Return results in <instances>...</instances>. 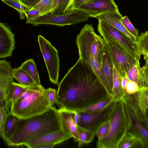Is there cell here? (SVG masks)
Returning a JSON list of instances; mask_svg holds the SVG:
<instances>
[{"label":"cell","mask_w":148,"mask_h":148,"mask_svg":"<svg viewBox=\"0 0 148 148\" xmlns=\"http://www.w3.org/2000/svg\"><path fill=\"white\" fill-rule=\"evenodd\" d=\"M58 86L56 104L73 111L79 112L110 95L91 66L79 58Z\"/></svg>","instance_id":"cell-1"},{"label":"cell","mask_w":148,"mask_h":148,"mask_svg":"<svg viewBox=\"0 0 148 148\" xmlns=\"http://www.w3.org/2000/svg\"><path fill=\"white\" fill-rule=\"evenodd\" d=\"M61 129L58 109L53 106L43 113L26 119H19L16 130L6 141L9 147H18L30 140Z\"/></svg>","instance_id":"cell-2"},{"label":"cell","mask_w":148,"mask_h":148,"mask_svg":"<svg viewBox=\"0 0 148 148\" xmlns=\"http://www.w3.org/2000/svg\"><path fill=\"white\" fill-rule=\"evenodd\" d=\"M110 121L106 136L97 142L98 148H118L120 143L127 133L128 119L123 100L116 101Z\"/></svg>","instance_id":"cell-3"},{"label":"cell","mask_w":148,"mask_h":148,"mask_svg":"<svg viewBox=\"0 0 148 148\" xmlns=\"http://www.w3.org/2000/svg\"><path fill=\"white\" fill-rule=\"evenodd\" d=\"M52 106L42 86L27 98L11 103L10 112L19 119H26L42 114Z\"/></svg>","instance_id":"cell-4"},{"label":"cell","mask_w":148,"mask_h":148,"mask_svg":"<svg viewBox=\"0 0 148 148\" xmlns=\"http://www.w3.org/2000/svg\"><path fill=\"white\" fill-rule=\"evenodd\" d=\"M98 35L92 25L87 24L77 35L76 44L78 49L79 58L92 56L102 65V47Z\"/></svg>","instance_id":"cell-5"},{"label":"cell","mask_w":148,"mask_h":148,"mask_svg":"<svg viewBox=\"0 0 148 148\" xmlns=\"http://www.w3.org/2000/svg\"><path fill=\"white\" fill-rule=\"evenodd\" d=\"M90 17L87 14L77 10L63 14H55L51 12L26 24L34 26L47 25L63 27L86 22Z\"/></svg>","instance_id":"cell-6"},{"label":"cell","mask_w":148,"mask_h":148,"mask_svg":"<svg viewBox=\"0 0 148 148\" xmlns=\"http://www.w3.org/2000/svg\"><path fill=\"white\" fill-rule=\"evenodd\" d=\"M38 42L44 60L50 82L58 85L60 60L58 51L42 36H38Z\"/></svg>","instance_id":"cell-7"},{"label":"cell","mask_w":148,"mask_h":148,"mask_svg":"<svg viewBox=\"0 0 148 148\" xmlns=\"http://www.w3.org/2000/svg\"><path fill=\"white\" fill-rule=\"evenodd\" d=\"M116 103L113 100L104 108L95 113L79 112L80 118L77 125L96 133L101 125L110 120Z\"/></svg>","instance_id":"cell-8"},{"label":"cell","mask_w":148,"mask_h":148,"mask_svg":"<svg viewBox=\"0 0 148 148\" xmlns=\"http://www.w3.org/2000/svg\"><path fill=\"white\" fill-rule=\"evenodd\" d=\"M122 100L140 122L146 120L148 111V89L143 87L135 94L125 93Z\"/></svg>","instance_id":"cell-9"},{"label":"cell","mask_w":148,"mask_h":148,"mask_svg":"<svg viewBox=\"0 0 148 148\" xmlns=\"http://www.w3.org/2000/svg\"><path fill=\"white\" fill-rule=\"evenodd\" d=\"M106 42L115 69L121 78L127 76V72L139 60H136L129 52L119 49L109 42Z\"/></svg>","instance_id":"cell-10"},{"label":"cell","mask_w":148,"mask_h":148,"mask_svg":"<svg viewBox=\"0 0 148 148\" xmlns=\"http://www.w3.org/2000/svg\"><path fill=\"white\" fill-rule=\"evenodd\" d=\"M71 137V135L66 133L61 129L35 137L25 143L23 146L29 148H41L48 144H60Z\"/></svg>","instance_id":"cell-11"},{"label":"cell","mask_w":148,"mask_h":148,"mask_svg":"<svg viewBox=\"0 0 148 148\" xmlns=\"http://www.w3.org/2000/svg\"><path fill=\"white\" fill-rule=\"evenodd\" d=\"M75 10L83 12L89 15L90 17H93L99 14L119 9L114 0H91L74 10Z\"/></svg>","instance_id":"cell-12"},{"label":"cell","mask_w":148,"mask_h":148,"mask_svg":"<svg viewBox=\"0 0 148 148\" xmlns=\"http://www.w3.org/2000/svg\"><path fill=\"white\" fill-rule=\"evenodd\" d=\"M97 26L105 30L121 44L136 60H140L141 54L137 44L132 42L122 33L103 21L98 20Z\"/></svg>","instance_id":"cell-13"},{"label":"cell","mask_w":148,"mask_h":148,"mask_svg":"<svg viewBox=\"0 0 148 148\" xmlns=\"http://www.w3.org/2000/svg\"><path fill=\"white\" fill-rule=\"evenodd\" d=\"M124 104L128 119L127 132L138 140L143 148H148V131L142 125L130 108Z\"/></svg>","instance_id":"cell-14"},{"label":"cell","mask_w":148,"mask_h":148,"mask_svg":"<svg viewBox=\"0 0 148 148\" xmlns=\"http://www.w3.org/2000/svg\"><path fill=\"white\" fill-rule=\"evenodd\" d=\"M14 34L7 24L0 23V58L11 57L15 48Z\"/></svg>","instance_id":"cell-15"},{"label":"cell","mask_w":148,"mask_h":148,"mask_svg":"<svg viewBox=\"0 0 148 148\" xmlns=\"http://www.w3.org/2000/svg\"><path fill=\"white\" fill-rule=\"evenodd\" d=\"M60 118L61 129L72 136L74 141L78 143V147L83 146L81 144L78 130L77 125L75 122L73 116L75 111L64 109H58Z\"/></svg>","instance_id":"cell-16"},{"label":"cell","mask_w":148,"mask_h":148,"mask_svg":"<svg viewBox=\"0 0 148 148\" xmlns=\"http://www.w3.org/2000/svg\"><path fill=\"white\" fill-rule=\"evenodd\" d=\"M123 17L118 10L99 14L93 17L111 25L123 34L132 42L137 44V38L129 33L122 23L121 19Z\"/></svg>","instance_id":"cell-17"},{"label":"cell","mask_w":148,"mask_h":148,"mask_svg":"<svg viewBox=\"0 0 148 148\" xmlns=\"http://www.w3.org/2000/svg\"><path fill=\"white\" fill-rule=\"evenodd\" d=\"M12 69L9 62L0 60V101L5 102L10 85L14 82Z\"/></svg>","instance_id":"cell-18"},{"label":"cell","mask_w":148,"mask_h":148,"mask_svg":"<svg viewBox=\"0 0 148 148\" xmlns=\"http://www.w3.org/2000/svg\"><path fill=\"white\" fill-rule=\"evenodd\" d=\"M98 37L102 47V66L109 84L112 90L114 65L109 54L106 41L101 36L98 35Z\"/></svg>","instance_id":"cell-19"},{"label":"cell","mask_w":148,"mask_h":148,"mask_svg":"<svg viewBox=\"0 0 148 148\" xmlns=\"http://www.w3.org/2000/svg\"><path fill=\"white\" fill-rule=\"evenodd\" d=\"M19 118L10 112L6 115L1 129L0 136L5 142L12 135L16 130Z\"/></svg>","instance_id":"cell-20"},{"label":"cell","mask_w":148,"mask_h":148,"mask_svg":"<svg viewBox=\"0 0 148 148\" xmlns=\"http://www.w3.org/2000/svg\"><path fill=\"white\" fill-rule=\"evenodd\" d=\"M31 86L23 85L14 82L10 85L5 103L10 108L11 103L16 101L21 95Z\"/></svg>","instance_id":"cell-21"},{"label":"cell","mask_w":148,"mask_h":148,"mask_svg":"<svg viewBox=\"0 0 148 148\" xmlns=\"http://www.w3.org/2000/svg\"><path fill=\"white\" fill-rule=\"evenodd\" d=\"M12 74L14 78L22 85L28 86H39L26 71L20 67L13 69Z\"/></svg>","instance_id":"cell-22"},{"label":"cell","mask_w":148,"mask_h":148,"mask_svg":"<svg viewBox=\"0 0 148 148\" xmlns=\"http://www.w3.org/2000/svg\"><path fill=\"white\" fill-rule=\"evenodd\" d=\"M121 77L115 67H113V98L115 101L122 100L125 94L124 90L121 85Z\"/></svg>","instance_id":"cell-23"},{"label":"cell","mask_w":148,"mask_h":148,"mask_svg":"<svg viewBox=\"0 0 148 148\" xmlns=\"http://www.w3.org/2000/svg\"><path fill=\"white\" fill-rule=\"evenodd\" d=\"M20 67L26 71L39 86L41 85L39 75L34 60L32 58L23 62Z\"/></svg>","instance_id":"cell-24"},{"label":"cell","mask_w":148,"mask_h":148,"mask_svg":"<svg viewBox=\"0 0 148 148\" xmlns=\"http://www.w3.org/2000/svg\"><path fill=\"white\" fill-rule=\"evenodd\" d=\"M126 75L129 80L136 82L140 88L144 86L139 61L127 72Z\"/></svg>","instance_id":"cell-25"},{"label":"cell","mask_w":148,"mask_h":148,"mask_svg":"<svg viewBox=\"0 0 148 148\" xmlns=\"http://www.w3.org/2000/svg\"><path fill=\"white\" fill-rule=\"evenodd\" d=\"M112 97L109 95L103 99L86 108L78 112L92 114L98 112L106 107L113 101Z\"/></svg>","instance_id":"cell-26"},{"label":"cell","mask_w":148,"mask_h":148,"mask_svg":"<svg viewBox=\"0 0 148 148\" xmlns=\"http://www.w3.org/2000/svg\"><path fill=\"white\" fill-rule=\"evenodd\" d=\"M1 1L16 10L21 20L25 18L26 12L32 9L24 4L20 0H1Z\"/></svg>","instance_id":"cell-27"},{"label":"cell","mask_w":148,"mask_h":148,"mask_svg":"<svg viewBox=\"0 0 148 148\" xmlns=\"http://www.w3.org/2000/svg\"><path fill=\"white\" fill-rule=\"evenodd\" d=\"M143 148L140 143L134 136L127 132L119 143L118 148Z\"/></svg>","instance_id":"cell-28"},{"label":"cell","mask_w":148,"mask_h":148,"mask_svg":"<svg viewBox=\"0 0 148 148\" xmlns=\"http://www.w3.org/2000/svg\"><path fill=\"white\" fill-rule=\"evenodd\" d=\"M79 135L82 145H88L92 142L96 134L95 133L77 125Z\"/></svg>","instance_id":"cell-29"},{"label":"cell","mask_w":148,"mask_h":148,"mask_svg":"<svg viewBox=\"0 0 148 148\" xmlns=\"http://www.w3.org/2000/svg\"><path fill=\"white\" fill-rule=\"evenodd\" d=\"M53 4V0H42L33 8L37 10L41 16L51 12Z\"/></svg>","instance_id":"cell-30"},{"label":"cell","mask_w":148,"mask_h":148,"mask_svg":"<svg viewBox=\"0 0 148 148\" xmlns=\"http://www.w3.org/2000/svg\"><path fill=\"white\" fill-rule=\"evenodd\" d=\"M137 43L141 55L144 56L148 51V31L138 36Z\"/></svg>","instance_id":"cell-31"},{"label":"cell","mask_w":148,"mask_h":148,"mask_svg":"<svg viewBox=\"0 0 148 148\" xmlns=\"http://www.w3.org/2000/svg\"><path fill=\"white\" fill-rule=\"evenodd\" d=\"M70 0H53V6L51 12L55 14L66 13Z\"/></svg>","instance_id":"cell-32"},{"label":"cell","mask_w":148,"mask_h":148,"mask_svg":"<svg viewBox=\"0 0 148 148\" xmlns=\"http://www.w3.org/2000/svg\"><path fill=\"white\" fill-rule=\"evenodd\" d=\"M121 22L129 32L137 38L139 36L138 30L134 27L127 17V16L123 17Z\"/></svg>","instance_id":"cell-33"},{"label":"cell","mask_w":148,"mask_h":148,"mask_svg":"<svg viewBox=\"0 0 148 148\" xmlns=\"http://www.w3.org/2000/svg\"><path fill=\"white\" fill-rule=\"evenodd\" d=\"M110 125V120L101 125L97 129L96 133L98 138L97 141L103 139L106 136Z\"/></svg>","instance_id":"cell-34"},{"label":"cell","mask_w":148,"mask_h":148,"mask_svg":"<svg viewBox=\"0 0 148 148\" xmlns=\"http://www.w3.org/2000/svg\"><path fill=\"white\" fill-rule=\"evenodd\" d=\"M140 88L136 82L128 80L126 86L125 91L127 94H132L136 93Z\"/></svg>","instance_id":"cell-35"},{"label":"cell","mask_w":148,"mask_h":148,"mask_svg":"<svg viewBox=\"0 0 148 148\" xmlns=\"http://www.w3.org/2000/svg\"><path fill=\"white\" fill-rule=\"evenodd\" d=\"M46 95L49 101L52 106L56 103L57 91L55 89L49 88L46 89Z\"/></svg>","instance_id":"cell-36"},{"label":"cell","mask_w":148,"mask_h":148,"mask_svg":"<svg viewBox=\"0 0 148 148\" xmlns=\"http://www.w3.org/2000/svg\"><path fill=\"white\" fill-rule=\"evenodd\" d=\"M25 15L26 19V23L41 16L39 12L34 8H32L26 12Z\"/></svg>","instance_id":"cell-37"},{"label":"cell","mask_w":148,"mask_h":148,"mask_svg":"<svg viewBox=\"0 0 148 148\" xmlns=\"http://www.w3.org/2000/svg\"><path fill=\"white\" fill-rule=\"evenodd\" d=\"M91 0H74L68 7L66 13L74 10L81 5Z\"/></svg>","instance_id":"cell-38"},{"label":"cell","mask_w":148,"mask_h":148,"mask_svg":"<svg viewBox=\"0 0 148 148\" xmlns=\"http://www.w3.org/2000/svg\"><path fill=\"white\" fill-rule=\"evenodd\" d=\"M141 71L145 86L148 84V64L145 63L144 66L141 67Z\"/></svg>","instance_id":"cell-39"},{"label":"cell","mask_w":148,"mask_h":148,"mask_svg":"<svg viewBox=\"0 0 148 148\" xmlns=\"http://www.w3.org/2000/svg\"><path fill=\"white\" fill-rule=\"evenodd\" d=\"M27 6L31 8H33L42 0H20Z\"/></svg>","instance_id":"cell-40"},{"label":"cell","mask_w":148,"mask_h":148,"mask_svg":"<svg viewBox=\"0 0 148 148\" xmlns=\"http://www.w3.org/2000/svg\"><path fill=\"white\" fill-rule=\"evenodd\" d=\"M128 79L127 76L122 77L121 79V85L122 88L125 90V88Z\"/></svg>","instance_id":"cell-41"},{"label":"cell","mask_w":148,"mask_h":148,"mask_svg":"<svg viewBox=\"0 0 148 148\" xmlns=\"http://www.w3.org/2000/svg\"><path fill=\"white\" fill-rule=\"evenodd\" d=\"M80 118L79 113L77 111H75L73 116V120L75 123L77 125Z\"/></svg>","instance_id":"cell-42"},{"label":"cell","mask_w":148,"mask_h":148,"mask_svg":"<svg viewBox=\"0 0 148 148\" xmlns=\"http://www.w3.org/2000/svg\"><path fill=\"white\" fill-rule=\"evenodd\" d=\"M143 127L148 131V111L146 120L143 122H140Z\"/></svg>","instance_id":"cell-43"},{"label":"cell","mask_w":148,"mask_h":148,"mask_svg":"<svg viewBox=\"0 0 148 148\" xmlns=\"http://www.w3.org/2000/svg\"><path fill=\"white\" fill-rule=\"evenodd\" d=\"M148 58V51L147 52L144 56V59L145 60Z\"/></svg>","instance_id":"cell-44"},{"label":"cell","mask_w":148,"mask_h":148,"mask_svg":"<svg viewBox=\"0 0 148 148\" xmlns=\"http://www.w3.org/2000/svg\"><path fill=\"white\" fill-rule=\"evenodd\" d=\"M143 87L146 89H148V84L146 85Z\"/></svg>","instance_id":"cell-45"},{"label":"cell","mask_w":148,"mask_h":148,"mask_svg":"<svg viewBox=\"0 0 148 148\" xmlns=\"http://www.w3.org/2000/svg\"><path fill=\"white\" fill-rule=\"evenodd\" d=\"M145 64H148V58L145 60Z\"/></svg>","instance_id":"cell-46"},{"label":"cell","mask_w":148,"mask_h":148,"mask_svg":"<svg viewBox=\"0 0 148 148\" xmlns=\"http://www.w3.org/2000/svg\"><path fill=\"white\" fill-rule=\"evenodd\" d=\"M74 1V0H70V3H69V4L68 5V6L71 4V3L73 2V1Z\"/></svg>","instance_id":"cell-47"}]
</instances>
